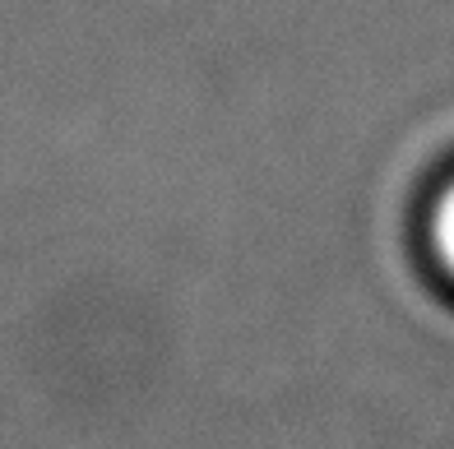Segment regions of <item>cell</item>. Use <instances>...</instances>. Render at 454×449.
<instances>
[{
	"label": "cell",
	"instance_id": "6da1fadb",
	"mask_svg": "<svg viewBox=\"0 0 454 449\" xmlns=\"http://www.w3.org/2000/svg\"><path fill=\"white\" fill-rule=\"evenodd\" d=\"M431 246H436L441 269L454 278V181L436 195V209H431Z\"/></svg>",
	"mask_w": 454,
	"mask_h": 449
}]
</instances>
